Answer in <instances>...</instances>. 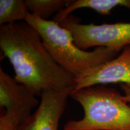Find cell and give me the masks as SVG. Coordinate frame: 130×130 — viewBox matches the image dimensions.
<instances>
[{
  "label": "cell",
  "mask_w": 130,
  "mask_h": 130,
  "mask_svg": "<svg viewBox=\"0 0 130 130\" xmlns=\"http://www.w3.org/2000/svg\"><path fill=\"white\" fill-rule=\"evenodd\" d=\"M0 48L16 80L36 96L74 86L75 79L54 61L39 32L25 21L1 26Z\"/></svg>",
  "instance_id": "6da1fadb"
},
{
  "label": "cell",
  "mask_w": 130,
  "mask_h": 130,
  "mask_svg": "<svg viewBox=\"0 0 130 130\" xmlns=\"http://www.w3.org/2000/svg\"><path fill=\"white\" fill-rule=\"evenodd\" d=\"M25 22L39 32L54 61L75 79L116 57L119 53L103 47L92 51L81 50L75 45L69 30L55 21L43 19L30 13Z\"/></svg>",
  "instance_id": "7a4b0ae2"
},
{
  "label": "cell",
  "mask_w": 130,
  "mask_h": 130,
  "mask_svg": "<svg viewBox=\"0 0 130 130\" xmlns=\"http://www.w3.org/2000/svg\"><path fill=\"white\" fill-rule=\"evenodd\" d=\"M84 116L68 121L64 130H130V105L115 89L96 86L73 91Z\"/></svg>",
  "instance_id": "3957f363"
},
{
  "label": "cell",
  "mask_w": 130,
  "mask_h": 130,
  "mask_svg": "<svg viewBox=\"0 0 130 130\" xmlns=\"http://www.w3.org/2000/svg\"><path fill=\"white\" fill-rule=\"evenodd\" d=\"M60 24L72 32L75 45L83 50L97 46L120 52L130 46V22L82 24L69 16Z\"/></svg>",
  "instance_id": "277c9868"
},
{
  "label": "cell",
  "mask_w": 130,
  "mask_h": 130,
  "mask_svg": "<svg viewBox=\"0 0 130 130\" xmlns=\"http://www.w3.org/2000/svg\"><path fill=\"white\" fill-rule=\"evenodd\" d=\"M36 96L27 86L0 68V107L20 124L31 115L34 108L39 105Z\"/></svg>",
  "instance_id": "5b68a950"
},
{
  "label": "cell",
  "mask_w": 130,
  "mask_h": 130,
  "mask_svg": "<svg viewBox=\"0 0 130 130\" xmlns=\"http://www.w3.org/2000/svg\"><path fill=\"white\" fill-rule=\"evenodd\" d=\"M74 88L72 86L42 93L41 101L36 111L21 124V130H58L68 98L71 96Z\"/></svg>",
  "instance_id": "8992f818"
},
{
  "label": "cell",
  "mask_w": 130,
  "mask_h": 130,
  "mask_svg": "<svg viewBox=\"0 0 130 130\" xmlns=\"http://www.w3.org/2000/svg\"><path fill=\"white\" fill-rule=\"evenodd\" d=\"M111 83L130 85V46L125 47L118 57L75 79L73 91Z\"/></svg>",
  "instance_id": "52a82bcc"
},
{
  "label": "cell",
  "mask_w": 130,
  "mask_h": 130,
  "mask_svg": "<svg viewBox=\"0 0 130 130\" xmlns=\"http://www.w3.org/2000/svg\"><path fill=\"white\" fill-rule=\"evenodd\" d=\"M130 10V0H75L69 1L66 7L56 14L53 21L60 24L67 19L71 13L79 9H90L102 15H108L115 8L119 7Z\"/></svg>",
  "instance_id": "ba28073f"
},
{
  "label": "cell",
  "mask_w": 130,
  "mask_h": 130,
  "mask_svg": "<svg viewBox=\"0 0 130 130\" xmlns=\"http://www.w3.org/2000/svg\"><path fill=\"white\" fill-rule=\"evenodd\" d=\"M30 12L24 0H0V25L25 21Z\"/></svg>",
  "instance_id": "9c48e42d"
},
{
  "label": "cell",
  "mask_w": 130,
  "mask_h": 130,
  "mask_svg": "<svg viewBox=\"0 0 130 130\" xmlns=\"http://www.w3.org/2000/svg\"><path fill=\"white\" fill-rule=\"evenodd\" d=\"M69 1L65 0H25L31 14L46 19L52 14L57 13L66 7Z\"/></svg>",
  "instance_id": "30bf717a"
},
{
  "label": "cell",
  "mask_w": 130,
  "mask_h": 130,
  "mask_svg": "<svg viewBox=\"0 0 130 130\" xmlns=\"http://www.w3.org/2000/svg\"><path fill=\"white\" fill-rule=\"evenodd\" d=\"M21 124L6 113L0 117V130H21Z\"/></svg>",
  "instance_id": "8fae6325"
},
{
  "label": "cell",
  "mask_w": 130,
  "mask_h": 130,
  "mask_svg": "<svg viewBox=\"0 0 130 130\" xmlns=\"http://www.w3.org/2000/svg\"><path fill=\"white\" fill-rule=\"evenodd\" d=\"M121 87L123 92V97L125 101L130 104V85L128 84H121Z\"/></svg>",
  "instance_id": "7c38bea8"
}]
</instances>
